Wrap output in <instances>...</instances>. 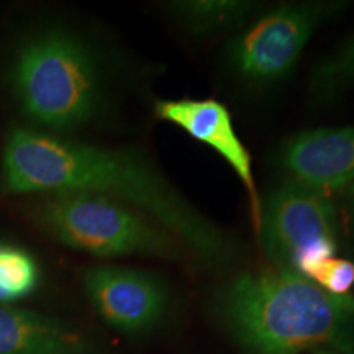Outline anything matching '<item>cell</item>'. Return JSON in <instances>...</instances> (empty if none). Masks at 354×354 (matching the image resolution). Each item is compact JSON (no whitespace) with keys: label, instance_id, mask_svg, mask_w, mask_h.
Masks as SVG:
<instances>
[{"label":"cell","instance_id":"1","mask_svg":"<svg viewBox=\"0 0 354 354\" xmlns=\"http://www.w3.org/2000/svg\"><path fill=\"white\" fill-rule=\"evenodd\" d=\"M0 192L13 197L97 194L151 216L201 263L225 264L240 254L236 241L225 230L203 216L156 166L133 149L84 143L25 125L13 127L3 140Z\"/></svg>","mask_w":354,"mask_h":354},{"label":"cell","instance_id":"2","mask_svg":"<svg viewBox=\"0 0 354 354\" xmlns=\"http://www.w3.org/2000/svg\"><path fill=\"white\" fill-rule=\"evenodd\" d=\"M218 312L248 354L354 349V299L295 272L240 274L220 292Z\"/></svg>","mask_w":354,"mask_h":354},{"label":"cell","instance_id":"3","mask_svg":"<svg viewBox=\"0 0 354 354\" xmlns=\"http://www.w3.org/2000/svg\"><path fill=\"white\" fill-rule=\"evenodd\" d=\"M3 81L25 127L66 136L95 120L104 79L94 48L61 24L28 26L13 41Z\"/></svg>","mask_w":354,"mask_h":354},{"label":"cell","instance_id":"4","mask_svg":"<svg viewBox=\"0 0 354 354\" xmlns=\"http://www.w3.org/2000/svg\"><path fill=\"white\" fill-rule=\"evenodd\" d=\"M25 216L59 245L97 258L180 261L190 253L174 234L135 207L82 192L24 197Z\"/></svg>","mask_w":354,"mask_h":354},{"label":"cell","instance_id":"5","mask_svg":"<svg viewBox=\"0 0 354 354\" xmlns=\"http://www.w3.org/2000/svg\"><path fill=\"white\" fill-rule=\"evenodd\" d=\"M335 207L326 194L297 180H286L261 203L258 233L263 251L276 269L308 274L335 258Z\"/></svg>","mask_w":354,"mask_h":354},{"label":"cell","instance_id":"6","mask_svg":"<svg viewBox=\"0 0 354 354\" xmlns=\"http://www.w3.org/2000/svg\"><path fill=\"white\" fill-rule=\"evenodd\" d=\"M336 3H289L272 8L236 35L227 46V63L238 76L271 84L289 76L317 28Z\"/></svg>","mask_w":354,"mask_h":354},{"label":"cell","instance_id":"7","mask_svg":"<svg viewBox=\"0 0 354 354\" xmlns=\"http://www.w3.org/2000/svg\"><path fill=\"white\" fill-rule=\"evenodd\" d=\"M82 286L99 315L122 333H143L161 320L166 287L153 274L122 266H91Z\"/></svg>","mask_w":354,"mask_h":354},{"label":"cell","instance_id":"8","mask_svg":"<svg viewBox=\"0 0 354 354\" xmlns=\"http://www.w3.org/2000/svg\"><path fill=\"white\" fill-rule=\"evenodd\" d=\"M154 113L161 120L179 127L194 140L210 146L232 166L248 190L254 230L258 232L261 198L254 183L253 165H251L250 153L234 131L228 109L214 99L159 100L154 104Z\"/></svg>","mask_w":354,"mask_h":354},{"label":"cell","instance_id":"9","mask_svg":"<svg viewBox=\"0 0 354 354\" xmlns=\"http://www.w3.org/2000/svg\"><path fill=\"white\" fill-rule=\"evenodd\" d=\"M281 165L294 180L320 192L354 184V127L297 133L281 151Z\"/></svg>","mask_w":354,"mask_h":354},{"label":"cell","instance_id":"10","mask_svg":"<svg viewBox=\"0 0 354 354\" xmlns=\"http://www.w3.org/2000/svg\"><path fill=\"white\" fill-rule=\"evenodd\" d=\"M88 339L59 318L0 305V354H91Z\"/></svg>","mask_w":354,"mask_h":354},{"label":"cell","instance_id":"11","mask_svg":"<svg viewBox=\"0 0 354 354\" xmlns=\"http://www.w3.org/2000/svg\"><path fill=\"white\" fill-rule=\"evenodd\" d=\"M43 282L38 256L24 243L0 233V305L32 297Z\"/></svg>","mask_w":354,"mask_h":354},{"label":"cell","instance_id":"12","mask_svg":"<svg viewBox=\"0 0 354 354\" xmlns=\"http://www.w3.org/2000/svg\"><path fill=\"white\" fill-rule=\"evenodd\" d=\"M167 8L190 32L205 35L240 25L256 6L243 0H184L171 2Z\"/></svg>","mask_w":354,"mask_h":354},{"label":"cell","instance_id":"13","mask_svg":"<svg viewBox=\"0 0 354 354\" xmlns=\"http://www.w3.org/2000/svg\"><path fill=\"white\" fill-rule=\"evenodd\" d=\"M349 86H354V37L326 57L312 76V91L318 100L333 99Z\"/></svg>","mask_w":354,"mask_h":354},{"label":"cell","instance_id":"14","mask_svg":"<svg viewBox=\"0 0 354 354\" xmlns=\"http://www.w3.org/2000/svg\"><path fill=\"white\" fill-rule=\"evenodd\" d=\"M307 279L330 294L348 295L354 286V263L348 259L330 258L318 264Z\"/></svg>","mask_w":354,"mask_h":354},{"label":"cell","instance_id":"15","mask_svg":"<svg viewBox=\"0 0 354 354\" xmlns=\"http://www.w3.org/2000/svg\"><path fill=\"white\" fill-rule=\"evenodd\" d=\"M351 192H353V196H354V184L351 185Z\"/></svg>","mask_w":354,"mask_h":354}]
</instances>
